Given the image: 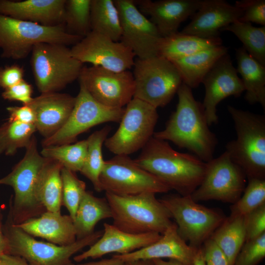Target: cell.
<instances>
[{
  "label": "cell",
  "mask_w": 265,
  "mask_h": 265,
  "mask_svg": "<svg viewBox=\"0 0 265 265\" xmlns=\"http://www.w3.org/2000/svg\"><path fill=\"white\" fill-rule=\"evenodd\" d=\"M202 83L205 89L202 105L210 126L218 122L216 107L218 104L228 97L240 96L244 88L228 53L216 62Z\"/></svg>",
  "instance_id": "18"
},
{
  "label": "cell",
  "mask_w": 265,
  "mask_h": 265,
  "mask_svg": "<svg viewBox=\"0 0 265 265\" xmlns=\"http://www.w3.org/2000/svg\"><path fill=\"white\" fill-rule=\"evenodd\" d=\"M246 176L226 151L206 162L204 178L190 195L196 202L216 200L232 204L241 196Z\"/></svg>",
  "instance_id": "14"
},
{
  "label": "cell",
  "mask_w": 265,
  "mask_h": 265,
  "mask_svg": "<svg viewBox=\"0 0 265 265\" xmlns=\"http://www.w3.org/2000/svg\"><path fill=\"white\" fill-rule=\"evenodd\" d=\"M133 97L158 108L166 106L183 83L181 75L168 59L157 55L134 60Z\"/></svg>",
  "instance_id": "8"
},
{
  "label": "cell",
  "mask_w": 265,
  "mask_h": 265,
  "mask_svg": "<svg viewBox=\"0 0 265 265\" xmlns=\"http://www.w3.org/2000/svg\"><path fill=\"white\" fill-rule=\"evenodd\" d=\"M202 2V0L134 1L139 11L150 17V20L162 37L178 32L181 24L198 10Z\"/></svg>",
  "instance_id": "20"
},
{
  "label": "cell",
  "mask_w": 265,
  "mask_h": 265,
  "mask_svg": "<svg viewBox=\"0 0 265 265\" xmlns=\"http://www.w3.org/2000/svg\"><path fill=\"white\" fill-rule=\"evenodd\" d=\"M1 222V214H0V222Z\"/></svg>",
  "instance_id": "55"
},
{
  "label": "cell",
  "mask_w": 265,
  "mask_h": 265,
  "mask_svg": "<svg viewBox=\"0 0 265 265\" xmlns=\"http://www.w3.org/2000/svg\"><path fill=\"white\" fill-rule=\"evenodd\" d=\"M14 224L32 237L46 239L58 245H70L77 240L73 219L70 215H62L60 212L46 211L39 217Z\"/></svg>",
  "instance_id": "25"
},
{
  "label": "cell",
  "mask_w": 265,
  "mask_h": 265,
  "mask_svg": "<svg viewBox=\"0 0 265 265\" xmlns=\"http://www.w3.org/2000/svg\"><path fill=\"white\" fill-rule=\"evenodd\" d=\"M103 231L102 236L88 250L74 257L75 261L98 258L111 253L129 254L151 244L161 236L158 233L131 234L107 223L104 224Z\"/></svg>",
  "instance_id": "21"
},
{
  "label": "cell",
  "mask_w": 265,
  "mask_h": 265,
  "mask_svg": "<svg viewBox=\"0 0 265 265\" xmlns=\"http://www.w3.org/2000/svg\"><path fill=\"white\" fill-rule=\"evenodd\" d=\"M82 38L67 32L63 25L46 26L0 14V49L2 58L21 59L41 43L74 45Z\"/></svg>",
  "instance_id": "6"
},
{
  "label": "cell",
  "mask_w": 265,
  "mask_h": 265,
  "mask_svg": "<svg viewBox=\"0 0 265 265\" xmlns=\"http://www.w3.org/2000/svg\"><path fill=\"white\" fill-rule=\"evenodd\" d=\"M235 4L242 10L238 21L265 26V0H243L237 1Z\"/></svg>",
  "instance_id": "42"
},
{
  "label": "cell",
  "mask_w": 265,
  "mask_h": 265,
  "mask_svg": "<svg viewBox=\"0 0 265 265\" xmlns=\"http://www.w3.org/2000/svg\"><path fill=\"white\" fill-rule=\"evenodd\" d=\"M223 30L233 33L247 52L265 66V26L256 27L251 23L237 20L222 29Z\"/></svg>",
  "instance_id": "34"
},
{
  "label": "cell",
  "mask_w": 265,
  "mask_h": 265,
  "mask_svg": "<svg viewBox=\"0 0 265 265\" xmlns=\"http://www.w3.org/2000/svg\"><path fill=\"white\" fill-rule=\"evenodd\" d=\"M30 64L41 93L58 92L78 79L83 64L72 56L70 48L60 44L41 43L31 53Z\"/></svg>",
  "instance_id": "7"
},
{
  "label": "cell",
  "mask_w": 265,
  "mask_h": 265,
  "mask_svg": "<svg viewBox=\"0 0 265 265\" xmlns=\"http://www.w3.org/2000/svg\"><path fill=\"white\" fill-rule=\"evenodd\" d=\"M48 160L38 152L36 138L33 136L23 158L8 175L0 179V185L10 186L14 191L12 212L14 223H21L46 211L37 199V190Z\"/></svg>",
  "instance_id": "5"
},
{
  "label": "cell",
  "mask_w": 265,
  "mask_h": 265,
  "mask_svg": "<svg viewBox=\"0 0 265 265\" xmlns=\"http://www.w3.org/2000/svg\"><path fill=\"white\" fill-rule=\"evenodd\" d=\"M159 200L175 219L180 236L196 248L202 246L226 218L219 210L198 204L190 195L169 194Z\"/></svg>",
  "instance_id": "10"
},
{
  "label": "cell",
  "mask_w": 265,
  "mask_h": 265,
  "mask_svg": "<svg viewBox=\"0 0 265 265\" xmlns=\"http://www.w3.org/2000/svg\"><path fill=\"white\" fill-rule=\"evenodd\" d=\"M91 31L120 41L122 28L118 9L112 0H91Z\"/></svg>",
  "instance_id": "32"
},
{
  "label": "cell",
  "mask_w": 265,
  "mask_h": 265,
  "mask_svg": "<svg viewBox=\"0 0 265 265\" xmlns=\"http://www.w3.org/2000/svg\"><path fill=\"white\" fill-rule=\"evenodd\" d=\"M237 72L241 76L245 99L250 105L260 104L265 109V66L242 47L236 49Z\"/></svg>",
  "instance_id": "27"
},
{
  "label": "cell",
  "mask_w": 265,
  "mask_h": 265,
  "mask_svg": "<svg viewBox=\"0 0 265 265\" xmlns=\"http://www.w3.org/2000/svg\"><path fill=\"white\" fill-rule=\"evenodd\" d=\"M177 94L178 102L176 110L165 128L155 132L153 136L171 141L203 161L208 162L213 158L217 139L209 128L202 103L195 100L192 89L183 82Z\"/></svg>",
  "instance_id": "1"
},
{
  "label": "cell",
  "mask_w": 265,
  "mask_h": 265,
  "mask_svg": "<svg viewBox=\"0 0 265 265\" xmlns=\"http://www.w3.org/2000/svg\"><path fill=\"white\" fill-rule=\"evenodd\" d=\"M210 238L227 258L230 265L245 242L243 216L226 217Z\"/></svg>",
  "instance_id": "31"
},
{
  "label": "cell",
  "mask_w": 265,
  "mask_h": 265,
  "mask_svg": "<svg viewBox=\"0 0 265 265\" xmlns=\"http://www.w3.org/2000/svg\"><path fill=\"white\" fill-rule=\"evenodd\" d=\"M125 108H111L96 101L85 87L80 84L73 110L64 126L54 134L44 138L43 147L71 144L81 133L95 126L106 122L119 123Z\"/></svg>",
  "instance_id": "13"
},
{
  "label": "cell",
  "mask_w": 265,
  "mask_h": 265,
  "mask_svg": "<svg viewBox=\"0 0 265 265\" xmlns=\"http://www.w3.org/2000/svg\"><path fill=\"white\" fill-rule=\"evenodd\" d=\"M156 194L146 192L120 196L105 192L111 211L112 225L133 234H162L173 222L170 212Z\"/></svg>",
  "instance_id": "3"
},
{
  "label": "cell",
  "mask_w": 265,
  "mask_h": 265,
  "mask_svg": "<svg viewBox=\"0 0 265 265\" xmlns=\"http://www.w3.org/2000/svg\"><path fill=\"white\" fill-rule=\"evenodd\" d=\"M245 242L265 234V204L243 216Z\"/></svg>",
  "instance_id": "41"
},
{
  "label": "cell",
  "mask_w": 265,
  "mask_h": 265,
  "mask_svg": "<svg viewBox=\"0 0 265 265\" xmlns=\"http://www.w3.org/2000/svg\"><path fill=\"white\" fill-rule=\"evenodd\" d=\"M100 181L103 191L120 196L164 193L171 190L127 155H115L105 160Z\"/></svg>",
  "instance_id": "12"
},
{
  "label": "cell",
  "mask_w": 265,
  "mask_h": 265,
  "mask_svg": "<svg viewBox=\"0 0 265 265\" xmlns=\"http://www.w3.org/2000/svg\"><path fill=\"white\" fill-rule=\"evenodd\" d=\"M36 131L34 124L8 121L0 128V154L12 155L18 149L26 148Z\"/></svg>",
  "instance_id": "36"
},
{
  "label": "cell",
  "mask_w": 265,
  "mask_h": 265,
  "mask_svg": "<svg viewBox=\"0 0 265 265\" xmlns=\"http://www.w3.org/2000/svg\"><path fill=\"white\" fill-rule=\"evenodd\" d=\"M126 263L127 265H155L152 260H137Z\"/></svg>",
  "instance_id": "52"
},
{
  "label": "cell",
  "mask_w": 265,
  "mask_h": 265,
  "mask_svg": "<svg viewBox=\"0 0 265 265\" xmlns=\"http://www.w3.org/2000/svg\"><path fill=\"white\" fill-rule=\"evenodd\" d=\"M265 204V179H248L240 197L230 207V216H243Z\"/></svg>",
  "instance_id": "38"
},
{
  "label": "cell",
  "mask_w": 265,
  "mask_h": 265,
  "mask_svg": "<svg viewBox=\"0 0 265 265\" xmlns=\"http://www.w3.org/2000/svg\"><path fill=\"white\" fill-rule=\"evenodd\" d=\"M7 110L9 114V121L35 125V114L29 105H23L21 106H10L7 108Z\"/></svg>",
  "instance_id": "46"
},
{
  "label": "cell",
  "mask_w": 265,
  "mask_h": 265,
  "mask_svg": "<svg viewBox=\"0 0 265 265\" xmlns=\"http://www.w3.org/2000/svg\"><path fill=\"white\" fill-rule=\"evenodd\" d=\"M0 265H7L0 257Z\"/></svg>",
  "instance_id": "53"
},
{
  "label": "cell",
  "mask_w": 265,
  "mask_h": 265,
  "mask_svg": "<svg viewBox=\"0 0 265 265\" xmlns=\"http://www.w3.org/2000/svg\"><path fill=\"white\" fill-rule=\"evenodd\" d=\"M118 9L122 35L120 41L137 58L146 59L159 55L162 36L155 25L142 13L132 0H114Z\"/></svg>",
  "instance_id": "16"
},
{
  "label": "cell",
  "mask_w": 265,
  "mask_h": 265,
  "mask_svg": "<svg viewBox=\"0 0 265 265\" xmlns=\"http://www.w3.org/2000/svg\"><path fill=\"white\" fill-rule=\"evenodd\" d=\"M111 130V126H106L94 132L86 139L87 155L80 172L91 181L97 192L103 191L100 181L105 162L103 157L102 146Z\"/></svg>",
  "instance_id": "33"
},
{
  "label": "cell",
  "mask_w": 265,
  "mask_h": 265,
  "mask_svg": "<svg viewBox=\"0 0 265 265\" xmlns=\"http://www.w3.org/2000/svg\"><path fill=\"white\" fill-rule=\"evenodd\" d=\"M228 51L227 47L220 45L171 61L179 72L183 82L192 89L202 83L216 62Z\"/></svg>",
  "instance_id": "26"
},
{
  "label": "cell",
  "mask_w": 265,
  "mask_h": 265,
  "mask_svg": "<svg viewBox=\"0 0 265 265\" xmlns=\"http://www.w3.org/2000/svg\"><path fill=\"white\" fill-rule=\"evenodd\" d=\"M2 228L8 243L7 254L20 256L31 265H66L73 255L92 245L104 232L103 230L94 232L71 244L62 246L38 241L13 222L7 223Z\"/></svg>",
  "instance_id": "9"
},
{
  "label": "cell",
  "mask_w": 265,
  "mask_h": 265,
  "mask_svg": "<svg viewBox=\"0 0 265 265\" xmlns=\"http://www.w3.org/2000/svg\"><path fill=\"white\" fill-rule=\"evenodd\" d=\"M265 257V234L245 242L232 265H258Z\"/></svg>",
  "instance_id": "40"
},
{
  "label": "cell",
  "mask_w": 265,
  "mask_h": 265,
  "mask_svg": "<svg viewBox=\"0 0 265 265\" xmlns=\"http://www.w3.org/2000/svg\"><path fill=\"white\" fill-rule=\"evenodd\" d=\"M87 140L74 144L43 147L40 154L43 157L58 161L65 168L74 172H80L87 152Z\"/></svg>",
  "instance_id": "35"
},
{
  "label": "cell",
  "mask_w": 265,
  "mask_h": 265,
  "mask_svg": "<svg viewBox=\"0 0 265 265\" xmlns=\"http://www.w3.org/2000/svg\"><path fill=\"white\" fill-rule=\"evenodd\" d=\"M242 14L240 7L224 0H202L181 32L204 38L218 37L222 29L238 20Z\"/></svg>",
  "instance_id": "19"
},
{
  "label": "cell",
  "mask_w": 265,
  "mask_h": 265,
  "mask_svg": "<svg viewBox=\"0 0 265 265\" xmlns=\"http://www.w3.org/2000/svg\"><path fill=\"white\" fill-rule=\"evenodd\" d=\"M237 138L228 142L226 152L246 178L265 179V117L227 106Z\"/></svg>",
  "instance_id": "4"
},
{
  "label": "cell",
  "mask_w": 265,
  "mask_h": 265,
  "mask_svg": "<svg viewBox=\"0 0 265 265\" xmlns=\"http://www.w3.org/2000/svg\"><path fill=\"white\" fill-rule=\"evenodd\" d=\"M74 264H73V263L72 262H70L69 263H68L67 265H74Z\"/></svg>",
  "instance_id": "54"
},
{
  "label": "cell",
  "mask_w": 265,
  "mask_h": 265,
  "mask_svg": "<svg viewBox=\"0 0 265 265\" xmlns=\"http://www.w3.org/2000/svg\"><path fill=\"white\" fill-rule=\"evenodd\" d=\"M73 57L82 64L89 63L115 72L133 66L134 53L121 41H115L91 31L70 48Z\"/></svg>",
  "instance_id": "17"
},
{
  "label": "cell",
  "mask_w": 265,
  "mask_h": 265,
  "mask_svg": "<svg viewBox=\"0 0 265 265\" xmlns=\"http://www.w3.org/2000/svg\"><path fill=\"white\" fill-rule=\"evenodd\" d=\"M134 162L179 194L191 195L200 185L206 162L194 155L179 152L167 141L153 136Z\"/></svg>",
  "instance_id": "2"
},
{
  "label": "cell",
  "mask_w": 265,
  "mask_h": 265,
  "mask_svg": "<svg viewBox=\"0 0 265 265\" xmlns=\"http://www.w3.org/2000/svg\"><path fill=\"white\" fill-rule=\"evenodd\" d=\"M66 0H0V14L46 26L63 25Z\"/></svg>",
  "instance_id": "24"
},
{
  "label": "cell",
  "mask_w": 265,
  "mask_h": 265,
  "mask_svg": "<svg viewBox=\"0 0 265 265\" xmlns=\"http://www.w3.org/2000/svg\"><path fill=\"white\" fill-rule=\"evenodd\" d=\"M0 258L7 265H31L23 258L10 254H4Z\"/></svg>",
  "instance_id": "48"
},
{
  "label": "cell",
  "mask_w": 265,
  "mask_h": 265,
  "mask_svg": "<svg viewBox=\"0 0 265 265\" xmlns=\"http://www.w3.org/2000/svg\"><path fill=\"white\" fill-rule=\"evenodd\" d=\"M61 177L62 205L67 208L74 221L80 203L86 191V185L78 178L75 172L64 167L61 169Z\"/></svg>",
  "instance_id": "39"
},
{
  "label": "cell",
  "mask_w": 265,
  "mask_h": 265,
  "mask_svg": "<svg viewBox=\"0 0 265 265\" xmlns=\"http://www.w3.org/2000/svg\"><path fill=\"white\" fill-rule=\"evenodd\" d=\"M32 85L23 79L14 85L4 89L1 96L5 100L28 105L33 98L32 97Z\"/></svg>",
  "instance_id": "43"
},
{
  "label": "cell",
  "mask_w": 265,
  "mask_h": 265,
  "mask_svg": "<svg viewBox=\"0 0 265 265\" xmlns=\"http://www.w3.org/2000/svg\"><path fill=\"white\" fill-rule=\"evenodd\" d=\"M198 249L190 246L180 236L176 224L172 222L155 242L129 254L114 256L125 263L168 258L184 265H193Z\"/></svg>",
  "instance_id": "23"
},
{
  "label": "cell",
  "mask_w": 265,
  "mask_h": 265,
  "mask_svg": "<svg viewBox=\"0 0 265 265\" xmlns=\"http://www.w3.org/2000/svg\"><path fill=\"white\" fill-rule=\"evenodd\" d=\"M222 43L219 37L204 38L178 32L162 37L159 47V55L172 61L222 45Z\"/></svg>",
  "instance_id": "28"
},
{
  "label": "cell",
  "mask_w": 265,
  "mask_h": 265,
  "mask_svg": "<svg viewBox=\"0 0 265 265\" xmlns=\"http://www.w3.org/2000/svg\"><path fill=\"white\" fill-rule=\"evenodd\" d=\"M193 265H206L203 245L199 247L197 250Z\"/></svg>",
  "instance_id": "50"
},
{
  "label": "cell",
  "mask_w": 265,
  "mask_h": 265,
  "mask_svg": "<svg viewBox=\"0 0 265 265\" xmlns=\"http://www.w3.org/2000/svg\"><path fill=\"white\" fill-rule=\"evenodd\" d=\"M155 265H184L181 262L173 259H169L166 261L162 259L152 260Z\"/></svg>",
  "instance_id": "51"
},
{
  "label": "cell",
  "mask_w": 265,
  "mask_h": 265,
  "mask_svg": "<svg viewBox=\"0 0 265 265\" xmlns=\"http://www.w3.org/2000/svg\"><path fill=\"white\" fill-rule=\"evenodd\" d=\"M62 165L49 159L41 174L37 190V198L47 211L60 212L62 205Z\"/></svg>",
  "instance_id": "30"
},
{
  "label": "cell",
  "mask_w": 265,
  "mask_h": 265,
  "mask_svg": "<svg viewBox=\"0 0 265 265\" xmlns=\"http://www.w3.org/2000/svg\"><path fill=\"white\" fill-rule=\"evenodd\" d=\"M159 114L157 108L133 98L127 105L115 132L107 138L106 147L115 155H127L141 150L153 136Z\"/></svg>",
  "instance_id": "11"
},
{
  "label": "cell",
  "mask_w": 265,
  "mask_h": 265,
  "mask_svg": "<svg viewBox=\"0 0 265 265\" xmlns=\"http://www.w3.org/2000/svg\"><path fill=\"white\" fill-rule=\"evenodd\" d=\"M78 80L96 101L107 107L123 108L133 97L134 78L129 70L115 72L83 66Z\"/></svg>",
  "instance_id": "15"
},
{
  "label": "cell",
  "mask_w": 265,
  "mask_h": 265,
  "mask_svg": "<svg viewBox=\"0 0 265 265\" xmlns=\"http://www.w3.org/2000/svg\"><path fill=\"white\" fill-rule=\"evenodd\" d=\"M77 265H127L126 263L119 258L113 255L111 258L105 259L98 261L92 262Z\"/></svg>",
  "instance_id": "47"
},
{
  "label": "cell",
  "mask_w": 265,
  "mask_h": 265,
  "mask_svg": "<svg viewBox=\"0 0 265 265\" xmlns=\"http://www.w3.org/2000/svg\"><path fill=\"white\" fill-rule=\"evenodd\" d=\"M203 249L206 265H230L226 256L211 238L204 243Z\"/></svg>",
  "instance_id": "44"
},
{
  "label": "cell",
  "mask_w": 265,
  "mask_h": 265,
  "mask_svg": "<svg viewBox=\"0 0 265 265\" xmlns=\"http://www.w3.org/2000/svg\"><path fill=\"white\" fill-rule=\"evenodd\" d=\"M76 97L67 93L52 92L41 93L29 105L35 114L36 130L47 138L66 123L74 107Z\"/></svg>",
  "instance_id": "22"
},
{
  "label": "cell",
  "mask_w": 265,
  "mask_h": 265,
  "mask_svg": "<svg viewBox=\"0 0 265 265\" xmlns=\"http://www.w3.org/2000/svg\"><path fill=\"white\" fill-rule=\"evenodd\" d=\"M8 243L3 233L1 222H0V257L8 253Z\"/></svg>",
  "instance_id": "49"
},
{
  "label": "cell",
  "mask_w": 265,
  "mask_h": 265,
  "mask_svg": "<svg viewBox=\"0 0 265 265\" xmlns=\"http://www.w3.org/2000/svg\"><path fill=\"white\" fill-rule=\"evenodd\" d=\"M111 217V209L106 198L97 197L90 191H86L74 220L77 239L93 234L95 226L100 221Z\"/></svg>",
  "instance_id": "29"
},
{
  "label": "cell",
  "mask_w": 265,
  "mask_h": 265,
  "mask_svg": "<svg viewBox=\"0 0 265 265\" xmlns=\"http://www.w3.org/2000/svg\"><path fill=\"white\" fill-rule=\"evenodd\" d=\"M91 0H66L63 24L71 34L84 37L91 31Z\"/></svg>",
  "instance_id": "37"
},
{
  "label": "cell",
  "mask_w": 265,
  "mask_h": 265,
  "mask_svg": "<svg viewBox=\"0 0 265 265\" xmlns=\"http://www.w3.org/2000/svg\"><path fill=\"white\" fill-rule=\"evenodd\" d=\"M24 75V68L17 64L0 68V86L4 89L10 87L23 80Z\"/></svg>",
  "instance_id": "45"
}]
</instances>
